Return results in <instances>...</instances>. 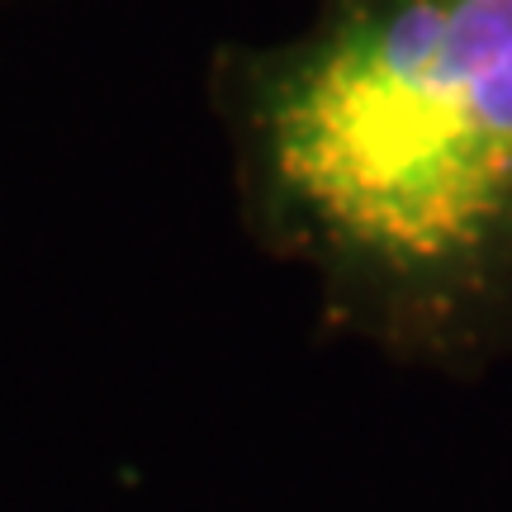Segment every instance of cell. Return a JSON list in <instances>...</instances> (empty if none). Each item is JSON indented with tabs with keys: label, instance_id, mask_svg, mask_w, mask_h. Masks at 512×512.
Masks as SVG:
<instances>
[{
	"label": "cell",
	"instance_id": "obj_1",
	"mask_svg": "<svg viewBox=\"0 0 512 512\" xmlns=\"http://www.w3.org/2000/svg\"><path fill=\"white\" fill-rule=\"evenodd\" d=\"M219 110L247 233L328 328L460 380L512 356V0H318Z\"/></svg>",
	"mask_w": 512,
	"mask_h": 512
}]
</instances>
